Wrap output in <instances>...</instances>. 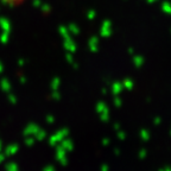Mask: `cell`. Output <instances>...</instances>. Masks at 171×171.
I'll return each instance as SVG.
<instances>
[{"label":"cell","mask_w":171,"mask_h":171,"mask_svg":"<svg viewBox=\"0 0 171 171\" xmlns=\"http://www.w3.org/2000/svg\"><path fill=\"white\" fill-rule=\"evenodd\" d=\"M1 1L6 3V4H10V5H18V4L24 3L25 0H1Z\"/></svg>","instance_id":"obj_1"}]
</instances>
